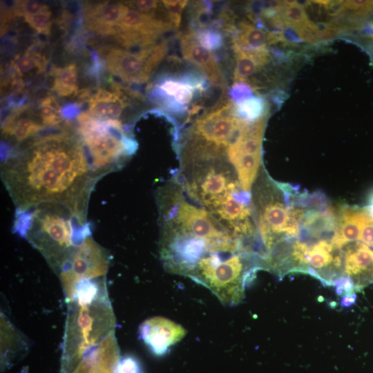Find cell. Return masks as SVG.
<instances>
[{
    "label": "cell",
    "mask_w": 373,
    "mask_h": 373,
    "mask_svg": "<svg viewBox=\"0 0 373 373\" xmlns=\"http://www.w3.org/2000/svg\"><path fill=\"white\" fill-rule=\"evenodd\" d=\"M242 253L217 252L200 259L188 276L207 287L225 305H235L244 296L252 271H248Z\"/></svg>",
    "instance_id": "5"
},
{
    "label": "cell",
    "mask_w": 373,
    "mask_h": 373,
    "mask_svg": "<svg viewBox=\"0 0 373 373\" xmlns=\"http://www.w3.org/2000/svg\"><path fill=\"white\" fill-rule=\"evenodd\" d=\"M52 72V90L58 95L68 97L77 90V72L75 64H70L63 68H55Z\"/></svg>",
    "instance_id": "19"
},
{
    "label": "cell",
    "mask_w": 373,
    "mask_h": 373,
    "mask_svg": "<svg viewBox=\"0 0 373 373\" xmlns=\"http://www.w3.org/2000/svg\"><path fill=\"white\" fill-rule=\"evenodd\" d=\"M109 262L107 250L95 241L91 233L77 244L58 274L68 301L79 282L104 278Z\"/></svg>",
    "instance_id": "7"
},
{
    "label": "cell",
    "mask_w": 373,
    "mask_h": 373,
    "mask_svg": "<svg viewBox=\"0 0 373 373\" xmlns=\"http://www.w3.org/2000/svg\"><path fill=\"white\" fill-rule=\"evenodd\" d=\"M194 34L198 43L210 51L218 50L223 46L224 38L218 30L202 28L194 32Z\"/></svg>",
    "instance_id": "23"
},
{
    "label": "cell",
    "mask_w": 373,
    "mask_h": 373,
    "mask_svg": "<svg viewBox=\"0 0 373 373\" xmlns=\"http://www.w3.org/2000/svg\"><path fill=\"white\" fill-rule=\"evenodd\" d=\"M19 10L25 15H35L44 10H48V6L37 1H25L20 3Z\"/></svg>",
    "instance_id": "31"
},
{
    "label": "cell",
    "mask_w": 373,
    "mask_h": 373,
    "mask_svg": "<svg viewBox=\"0 0 373 373\" xmlns=\"http://www.w3.org/2000/svg\"><path fill=\"white\" fill-rule=\"evenodd\" d=\"M82 140L62 128L35 137L3 159L1 179L17 213L45 203L67 207L82 224L92 189L100 177Z\"/></svg>",
    "instance_id": "1"
},
{
    "label": "cell",
    "mask_w": 373,
    "mask_h": 373,
    "mask_svg": "<svg viewBox=\"0 0 373 373\" xmlns=\"http://www.w3.org/2000/svg\"><path fill=\"white\" fill-rule=\"evenodd\" d=\"M186 334L181 325L162 316L148 318L139 327L140 338L156 356L166 354Z\"/></svg>",
    "instance_id": "11"
},
{
    "label": "cell",
    "mask_w": 373,
    "mask_h": 373,
    "mask_svg": "<svg viewBox=\"0 0 373 373\" xmlns=\"http://www.w3.org/2000/svg\"><path fill=\"white\" fill-rule=\"evenodd\" d=\"M345 10H351L357 14L367 13L373 10V1H343Z\"/></svg>",
    "instance_id": "30"
},
{
    "label": "cell",
    "mask_w": 373,
    "mask_h": 373,
    "mask_svg": "<svg viewBox=\"0 0 373 373\" xmlns=\"http://www.w3.org/2000/svg\"><path fill=\"white\" fill-rule=\"evenodd\" d=\"M157 86L165 95L172 96L173 99L183 106L191 101L196 90L189 84L172 79H164Z\"/></svg>",
    "instance_id": "21"
},
{
    "label": "cell",
    "mask_w": 373,
    "mask_h": 373,
    "mask_svg": "<svg viewBox=\"0 0 373 373\" xmlns=\"http://www.w3.org/2000/svg\"><path fill=\"white\" fill-rule=\"evenodd\" d=\"M367 214L365 208H345L336 222L331 242L336 249L358 240Z\"/></svg>",
    "instance_id": "15"
},
{
    "label": "cell",
    "mask_w": 373,
    "mask_h": 373,
    "mask_svg": "<svg viewBox=\"0 0 373 373\" xmlns=\"http://www.w3.org/2000/svg\"><path fill=\"white\" fill-rule=\"evenodd\" d=\"M233 49L236 54L233 74L236 83H245L247 78L255 74L269 59L267 49L244 50L236 47H233Z\"/></svg>",
    "instance_id": "18"
},
{
    "label": "cell",
    "mask_w": 373,
    "mask_h": 373,
    "mask_svg": "<svg viewBox=\"0 0 373 373\" xmlns=\"http://www.w3.org/2000/svg\"><path fill=\"white\" fill-rule=\"evenodd\" d=\"M128 8L124 3H99L90 8L86 15V24L91 30L114 35L115 26Z\"/></svg>",
    "instance_id": "14"
},
{
    "label": "cell",
    "mask_w": 373,
    "mask_h": 373,
    "mask_svg": "<svg viewBox=\"0 0 373 373\" xmlns=\"http://www.w3.org/2000/svg\"><path fill=\"white\" fill-rule=\"evenodd\" d=\"M366 209L370 216L373 219V198L372 199L369 206L366 207Z\"/></svg>",
    "instance_id": "34"
},
{
    "label": "cell",
    "mask_w": 373,
    "mask_h": 373,
    "mask_svg": "<svg viewBox=\"0 0 373 373\" xmlns=\"http://www.w3.org/2000/svg\"><path fill=\"white\" fill-rule=\"evenodd\" d=\"M17 215L15 230L41 253L57 274L73 248L90 234L88 224L60 204H42Z\"/></svg>",
    "instance_id": "2"
},
{
    "label": "cell",
    "mask_w": 373,
    "mask_h": 373,
    "mask_svg": "<svg viewBox=\"0 0 373 373\" xmlns=\"http://www.w3.org/2000/svg\"><path fill=\"white\" fill-rule=\"evenodd\" d=\"M356 298L357 296L355 293L345 294L341 300V307L343 308L350 307L355 303Z\"/></svg>",
    "instance_id": "32"
},
{
    "label": "cell",
    "mask_w": 373,
    "mask_h": 373,
    "mask_svg": "<svg viewBox=\"0 0 373 373\" xmlns=\"http://www.w3.org/2000/svg\"><path fill=\"white\" fill-rule=\"evenodd\" d=\"M120 358L115 334H112L77 361L61 367L60 373H116Z\"/></svg>",
    "instance_id": "10"
},
{
    "label": "cell",
    "mask_w": 373,
    "mask_h": 373,
    "mask_svg": "<svg viewBox=\"0 0 373 373\" xmlns=\"http://www.w3.org/2000/svg\"><path fill=\"white\" fill-rule=\"evenodd\" d=\"M46 127L28 118L13 119L5 124L2 128L4 135L13 137L18 142L36 136Z\"/></svg>",
    "instance_id": "20"
},
{
    "label": "cell",
    "mask_w": 373,
    "mask_h": 373,
    "mask_svg": "<svg viewBox=\"0 0 373 373\" xmlns=\"http://www.w3.org/2000/svg\"><path fill=\"white\" fill-rule=\"evenodd\" d=\"M336 249L331 242L321 240L313 245H309L303 241L294 243L292 256L298 263L307 265L310 270L323 269L333 265L335 267L341 265L340 256H334Z\"/></svg>",
    "instance_id": "13"
},
{
    "label": "cell",
    "mask_w": 373,
    "mask_h": 373,
    "mask_svg": "<svg viewBox=\"0 0 373 373\" xmlns=\"http://www.w3.org/2000/svg\"><path fill=\"white\" fill-rule=\"evenodd\" d=\"M160 1L154 0H140L126 1L124 3L129 8L140 12L153 17V12L158 8Z\"/></svg>",
    "instance_id": "28"
},
{
    "label": "cell",
    "mask_w": 373,
    "mask_h": 373,
    "mask_svg": "<svg viewBox=\"0 0 373 373\" xmlns=\"http://www.w3.org/2000/svg\"><path fill=\"white\" fill-rule=\"evenodd\" d=\"M79 133L90 154V163L101 178L118 169L135 153L137 143L125 134L123 127L111 121L101 120L88 111L77 117Z\"/></svg>",
    "instance_id": "4"
},
{
    "label": "cell",
    "mask_w": 373,
    "mask_h": 373,
    "mask_svg": "<svg viewBox=\"0 0 373 373\" xmlns=\"http://www.w3.org/2000/svg\"><path fill=\"white\" fill-rule=\"evenodd\" d=\"M256 197L258 231L267 260L276 242L281 235L285 236L289 208L264 189L258 191Z\"/></svg>",
    "instance_id": "8"
},
{
    "label": "cell",
    "mask_w": 373,
    "mask_h": 373,
    "mask_svg": "<svg viewBox=\"0 0 373 373\" xmlns=\"http://www.w3.org/2000/svg\"><path fill=\"white\" fill-rule=\"evenodd\" d=\"M116 373H142V367L137 359L132 356H126L120 358Z\"/></svg>",
    "instance_id": "27"
},
{
    "label": "cell",
    "mask_w": 373,
    "mask_h": 373,
    "mask_svg": "<svg viewBox=\"0 0 373 373\" xmlns=\"http://www.w3.org/2000/svg\"><path fill=\"white\" fill-rule=\"evenodd\" d=\"M115 318L108 294L89 302H68L61 364L79 358L114 333Z\"/></svg>",
    "instance_id": "3"
},
{
    "label": "cell",
    "mask_w": 373,
    "mask_h": 373,
    "mask_svg": "<svg viewBox=\"0 0 373 373\" xmlns=\"http://www.w3.org/2000/svg\"><path fill=\"white\" fill-rule=\"evenodd\" d=\"M162 4L164 6L168 21L171 23L173 29L179 28L181 21V15L185 8L188 1H162Z\"/></svg>",
    "instance_id": "26"
},
{
    "label": "cell",
    "mask_w": 373,
    "mask_h": 373,
    "mask_svg": "<svg viewBox=\"0 0 373 373\" xmlns=\"http://www.w3.org/2000/svg\"><path fill=\"white\" fill-rule=\"evenodd\" d=\"M40 117L42 124L46 127L58 126L64 120L61 112L50 106L44 99L41 102Z\"/></svg>",
    "instance_id": "25"
},
{
    "label": "cell",
    "mask_w": 373,
    "mask_h": 373,
    "mask_svg": "<svg viewBox=\"0 0 373 373\" xmlns=\"http://www.w3.org/2000/svg\"><path fill=\"white\" fill-rule=\"evenodd\" d=\"M246 122L236 115L233 102L224 101L195 121L185 144L227 154Z\"/></svg>",
    "instance_id": "6"
},
{
    "label": "cell",
    "mask_w": 373,
    "mask_h": 373,
    "mask_svg": "<svg viewBox=\"0 0 373 373\" xmlns=\"http://www.w3.org/2000/svg\"><path fill=\"white\" fill-rule=\"evenodd\" d=\"M180 50L185 59L204 71L211 84L222 86L223 77L215 56L198 43L193 30L180 35Z\"/></svg>",
    "instance_id": "12"
},
{
    "label": "cell",
    "mask_w": 373,
    "mask_h": 373,
    "mask_svg": "<svg viewBox=\"0 0 373 373\" xmlns=\"http://www.w3.org/2000/svg\"><path fill=\"white\" fill-rule=\"evenodd\" d=\"M361 32L363 35L370 37L373 39V23L370 22L364 25Z\"/></svg>",
    "instance_id": "33"
},
{
    "label": "cell",
    "mask_w": 373,
    "mask_h": 373,
    "mask_svg": "<svg viewBox=\"0 0 373 373\" xmlns=\"http://www.w3.org/2000/svg\"><path fill=\"white\" fill-rule=\"evenodd\" d=\"M155 46L140 52L116 48H106L100 52L104 53L106 68L111 73L124 82L142 84L148 80L153 71L148 59Z\"/></svg>",
    "instance_id": "9"
},
{
    "label": "cell",
    "mask_w": 373,
    "mask_h": 373,
    "mask_svg": "<svg viewBox=\"0 0 373 373\" xmlns=\"http://www.w3.org/2000/svg\"><path fill=\"white\" fill-rule=\"evenodd\" d=\"M280 32H269L260 28L242 21L240 23L233 37V47L244 50L267 49V46L275 41H280Z\"/></svg>",
    "instance_id": "17"
},
{
    "label": "cell",
    "mask_w": 373,
    "mask_h": 373,
    "mask_svg": "<svg viewBox=\"0 0 373 373\" xmlns=\"http://www.w3.org/2000/svg\"><path fill=\"white\" fill-rule=\"evenodd\" d=\"M115 28L117 30L138 32L155 37L173 29L168 21L129 8Z\"/></svg>",
    "instance_id": "16"
},
{
    "label": "cell",
    "mask_w": 373,
    "mask_h": 373,
    "mask_svg": "<svg viewBox=\"0 0 373 373\" xmlns=\"http://www.w3.org/2000/svg\"><path fill=\"white\" fill-rule=\"evenodd\" d=\"M51 12L49 9L35 15H25V20L38 32L48 35L51 29Z\"/></svg>",
    "instance_id": "24"
},
{
    "label": "cell",
    "mask_w": 373,
    "mask_h": 373,
    "mask_svg": "<svg viewBox=\"0 0 373 373\" xmlns=\"http://www.w3.org/2000/svg\"><path fill=\"white\" fill-rule=\"evenodd\" d=\"M234 111L238 117L253 122L265 117V102L262 97L252 96L239 103H234Z\"/></svg>",
    "instance_id": "22"
},
{
    "label": "cell",
    "mask_w": 373,
    "mask_h": 373,
    "mask_svg": "<svg viewBox=\"0 0 373 373\" xmlns=\"http://www.w3.org/2000/svg\"><path fill=\"white\" fill-rule=\"evenodd\" d=\"M230 93L233 103L237 104L252 97V89L245 83L237 82L232 86Z\"/></svg>",
    "instance_id": "29"
}]
</instances>
